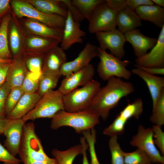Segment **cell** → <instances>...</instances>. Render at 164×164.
<instances>
[{"label": "cell", "mask_w": 164, "mask_h": 164, "mask_svg": "<svg viewBox=\"0 0 164 164\" xmlns=\"http://www.w3.org/2000/svg\"><path fill=\"white\" fill-rule=\"evenodd\" d=\"M95 74L93 66L89 64L81 70L65 77L57 90L63 95L84 86L93 80Z\"/></svg>", "instance_id": "13"}, {"label": "cell", "mask_w": 164, "mask_h": 164, "mask_svg": "<svg viewBox=\"0 0 164 164\" xmlns=\"http://www.w3.org/2000/svg\"><path fill=\"white\" fill-rule=\"evenodd\" d=\"M135 66L139 68L145 72L150 74L152 75H164V68L159 67H149L140 66L135 64Z\"/></svg>", "instance_id": "47"}, {"label": "cell", "mask_w": 164, "mask_h": 164, "mask_svg": "<svg viewBox=\"0 0 164 164\" xmlns=\"http://www.w3.org/2000/svg\"><path fill=\"white\" fill-rule=\"evenodd\" d=\"M60 43V41L55 39L25 33L24 53L45 55L47 52Z\"/></svg>", "instance_id": "18"}, {"label": "cell", "mask_w": 164, "mask_h": 164, "mask_svg": "<svg viewBox=\"0 0 164 164\" xmlns=\"http://www.w3.org/2000/svg\"><path fill=\"white\" fill-rule=\"evenodd\" d=\"M154 133L152 128L139 125L137 134L130 142L132 146L145 152L151 158L153 163L164 164V157L157 149L154 143Z\"/></svg>", "instance_id": "9"}, {"label": "cell", "mask_w": 164, "mask_h": 164, "mask_svg": "<svg viewBox=\"0 0 164 164\" xmlns=\"http://www.w3.org/2000/svg\"><path fill=\"white\" fill-rule=\"evenodd\" d=\"M98 56V47L87 43L75 59L67 61L62 65L60 73L61 76L67 77L80 71L88 65L93 58Z\"/></svg>", "instance_id": "11"}, {"label": "cell", "mask_w": 164, "mask_h": 164, "mask_svg": "<svg viewBox=\"0 0 164 164\" xmlns=\"http://www.w3.org/2000/svg\"><path fill=\"white\" fill-rule=\"evenodd\" d=\"M105 0H72V4L76 7L88 21L96 7L105 2Z\"/></svg>", "instance_id": "30"}, {"label": "cell", "mask_w": 164, "mask_h": 164, "mask_svg": "<svg viewBox=\"0 0 164 164\" xmlns=\"http://www.w3.org/2000/svg\"><path fill=\"white\" fill-rule=\"evenodd\" d=\"M125 2L127 6L134 11L141 6L154 5L153 2L150 0H125Z\"/></svg>", "instance_id": "43"}, {"label": "cell", "mask_w": 164, "mask_h": 164, "mask_svg": "<svg viewBox=\"0 0 164 164\" xmlns=\"http://www.w3.org/2000/svg\"><path fill=\"white\" fill-rule=\"evenodd\" d=\"M107 4L117 14L120 11L128 7L125 0H106Z\"/></svg>", "instance_id": "44"}, {"label": "cell", "mask_w": 164, "mask_h": 164, "mask_svg": "<svg viewBox=\"0 0 164 164\" xmlns=\"http://www.w3.org/2000/svg\"><path fill=\"white\" fill-rule=\"evenodd\" d=\"M5 81L0 87V118H5V105L7 97L11 90Z\"/></svg>", "instance_id": "40"}, {"label": "cell", "mask_w": 164, "mask_h": 164, "mask_svg": "<svg viewBox=\"0 0 164 164\" xmlns=\"http://www.w3.org/2000/svg\"><path fill=\"white\" fill-rule=\"evenodd\" d=\"M150 164H161L152 163Z\"/></svg>", "instance_id": "53"}, {"label": "cell", "mask_w": 164, "mask_h": 164, "mask_svg": "<svg viewBox=\"0 0 164 164\" xmlns=\"http://www.w3.org/2000/svg\"><path fill=\"white\" fill-rule=\"evenodd\" d=\"M136 65L149 67L164 68V26L161 29L157 43L149 53L136 58Z\"/></svg>", "instance_id": "16"}, {"label": "cell", "mask_w": 164, "mask_h": 164, "mask_svg": "<svg viewBox=\"0 0 164 164\" xmlns=\"http://www.w3.org/2000/svg\"><path fill=\"white\" fill-rule=\"evenodd\" d=\"M60 0L63 4L66 6L67 10L70 12L73 19L76 22L80 24V22L85 19L78 9L72 4L71 0Z\"/></svg>", "instance_id": "42"}, {"label": "cell", "mask_w": 164, "mask_h": 164, "mask_svg": "<svg viewBox=\"0 0 164 164\" xmlns=\"http://www.w3.org/2000/svg\"><path fill=\"white\" fill-rule=\"evenodd\" d=\"M9 120L6 118H0V134L3 133L4 128Z\"/></svg>", "instance_id": "49"}, {"label": "cell", "mask_w": 164, "mask_h": 164, "mask_svg": "<svg viewBox=\"0 0 164 164\" xmlns=\"http://www.w3.org/2000/svg\"><path fill=\"white\" fill-rule=\"evenodd\" d=\"M152 1L154 3L156 4L158 6L162 7H164V0H152Z\"/></svg>", "instance_id": "50"}, {"label": "cell", "mask_w": 164, "mask_h": 164, "mask_svg": "<svg viewBox=\"0 0 164 164\" xmlns=\"http://www.w3.org/2000/svg\"><path fill=\"white\" fill-rule=\"evenodd\" d=\"M12 62L0 63V87L5 81L8 70Z\"/></svg>", "instance_id": "46"}, {"label": "cell", "mask_w": 164, "mask_h": 164, "mask_svg": "<svg viewBox=\"0 0 164 164\" xmlns=\"http://www.w3.org/2000/svg\"><path fill=\"white\" fill-rule=\"evenodd\" d=\"M124 34L126 41L132 45L136 58L146 54L149 50L152 49L154 46L157 41V38L144 35L140 29H137L127 32Z\"/></svg>", "instance_id": "19"}, {"label": "cell", "mask_w": 164, "mask_h": 164, "mask_svg": "<svg viewBox=\"0 0 164 164\" xmlns=\"http://www.w3.org/2000/svg\"><path fill=\"white\" fill-rule=\"evenodd\" d=\"M98 53L100 61L97 65V72L102 80H108L112 77L127 80L130 79L132 73L126 67L130 62L127 60H122L98 47Z\"/></svg>", "instance_id": "5"}, {"label": "cell", "mask_w": 164, "mask_h": 164, "mask_svg": "<svg viewBox=\"0 0 164 164\" xmlns=\"http://www.w3.org/2000/svg\"><path fill=\"white\" fill-rule=\"evenodd\" d=\"M151 122L162 126L164 124V90L161 93L149 118Z\"/></svg>", "instance_id": "34"}, {"label": "cell", "mask_w": 164, "mask_h": 164, "mask_svg": "<svg viewBox=\"0 0 164 164\" xmlns=\"http://www.w3.org/2000/svg\"><path fill=\"white\" fill-rule=\"evenodd\" d=\"M80 143L82 147L81 154L83 155V164H90L87 159V150L88 149V144L83 137L80 138Z\"/></svg>", "instance_id": "48"}, {"label": "cell", "mask_w": 164, "mask_h": 164, "mask_svg": "<svg viewBox=\"0 0 164 164\" xmlns=\"http://www.w3.org/2000/svg\"><path fill=\"white\" fill-rule=\"evenodd\" d=\"M41 97L37 92L24 93L6 118L10 119L22 118L35 107Z\"/></svg>", "instance_id": "23"}, {"label": "cell", "mask_w": 164, "mask_h": 164, "mask_svg": "<svg viewBox=\"0 0 164 164\" xmlns=\"http://www.w3.org/2000/svg\"><path fill=\"white\" fill-rule=\"evenodd\" d=\"M9 119L3 133L6 137L5 144L6 149L15 156L19 153L23 128L26 121L22 118Z\"/></svg>", "instance_id": "15"}, {"label": "cell", "mask_w": 164, "mask_h": 164, "mask_svg": "<svg viewBox=\"0 0 164 164\" xmlns=\"http://www.w3.org/2000/svg\"><path fill=\"white\" fill-rule=\"evenodd\" d=\"M28 71L23 56L13 58L8 70L5 81L11 89L21 86Z\"/></svg>", "instance_id": "21"}, {"label": "cell", "mask_w": 164, "mask_h": 164, "mask_svg": "<svg viewBox=\"0 0 164 164\" xmlns=\"http://www.w3.org/2000/svg\"><path fill=\"white\" fill-rule=\"evenodd\" d=\"M11 13L3 18L0 26V58L3 59H12L9 47L8 37V26Z\"/></svg>", "instance_id": "27"}, {"label": "cell", "mask_w": 164, "mask_h": 164, "mask_svg": "<svg viewBox=\"0 0 164 164\" xmlns=\"http://www.w3.org/2000/svg\"><path fill=\"white\" fill-rule=\"evenodd\" d=\"M35 8L45 13L56 14L66 18L68 10L61 6L60 0H26Z\"/></svg>", "instance_id": "26"}, {"label": "cell", "mask_w": 164, "mask_h": 164, "mask_svg": "<svg viewBox=\"0 0 164 164\" xmlns=\"http://www.w3.org/2000/svg\"><path fill=\"white\" fill-rule=\"evenodd\" d=\"M82 147L81 145L73 146L64 151L53 149L52 154L56 160L58 164H72L75 158L81 154Z\"/></svg>", "instance_id": "28"}, {"label": "cell", "mask_w": 164, "mask_h": 164, "mask_svg": "<svg viewBox=\"0 0 164 164\" xmlns=\"http://www.w3.org/2000/svg\"><path fill=\"white\" fill-rule=\"evenodd\" d=\"M100 117L97 112L90 108L74 112L60 110L52 118L50 127L54 130L63 126L70 127L77 133L80 134L94 128L99 123Z\"/></svg>", "instance_id": "2"}, {"label": "cell", "mask_w": 164, "mask_h": 164, "mask_svg": "<svg viewBox=\"0 0 164 164\" xmlns=\"http://www.w3.org/2000/svg\"><path fill=\"white\" fill-rule=\"evenodd\" d=\"M118 136L110 137L108 146L111 155V164H125L124 152L118 141Z\"/></svg>", "instance_id": "33"}, {"label": "cell", "mask_w": 164, "mask_h": 164, "mask_svg": "<svg viewBox=\"0 0 164 164\" xmlns=\"http://www.w3.org/2000/svg\"><path fill=\"white\" fill-rule=\"evenodd\" d=\"M3 164H19L21 161L13 155L0 142V162Z\"/></svg>", "instance_id": "41"}, {"label": "cell", "mask_w": 164, "mask_h": 164, "mask_svg": "<svg viewBox=\"0 0 164 164\" xmlns=\"http://www.w3.org/2000/svg\"><path fill=\"white\" fill-rule=\"evenodd\" d=\"M143 111V103L141 98L136 99L128 104L117 115L113 122L105 128L104 134L110 137L123 134L127 121L132 118L138 119Z\"/></svg>", "instance_id": "8"}, {"label": "cell", "mask_w": 164, "mask_h": 164, "mask_svg": "<svg viewBox=\"0 0 164 164\" xmlns=\"http://www.w3.org/2000/svg\"><path fill=\"white\" fill-rule=\"evenodd\" d=\"M82 133L88 144V149L91 157L90 164H100L96 154L95 144L96 132L94 128L91 130L83 131Z\"/></svg>", "instance_id": "35"}, {"label": "cell", "mask_w": 164, "mask_h": 164, "mask_svg": "<svg viewBox=\"0 0 164 164\" xmlns=\"http://www.w3.org/2000/svg\"><path fill=\"white\" fill-rule=\"evenodd\" d=\"M67 60L66 54L64 50L58 45L54 47L44 56L42 74L61 75L60 68Z\"/></svg>", "instance_id": "20"}, {"label": "cell", "mask_w": 164, "mask_h": 164, "mask_svg": "<svg viewBox=\"0 0 164 164\" xmlns=\"http://www.w3.org/2000/svg\"><path fill=\"white\" fill-rule=\"evenodd\" d=\"M61 76L59 74H42L39 79L36 92L42 97L48 92L53 90L56 87Z\"/></svg>", "instance_id": "29"}, {"label": "cell", "mask_w": 164, "mask_h": 164, "mask_svg": "<svg viewBox=\"0 0 164 164\" xmlns=\"http://www.w3.org/2000/svg\"><path fill=\"white\" fill-rule=\"evenodd\" d=\"M116 23L118 29L124 34L137 29L142 25L141 20L135 12L128 7L117 14Z\"/></svg>", "instance_id": "24"}, {"label": "cell", "mask_w": 164, "mask_h": 164, "mask_svg": "<svg viewBox=\"0 0 164 164\" xmlns=\"http://www.w3.org/2000/svg\"><path fill=\"white\" fill-rule=\"evenodd\" d=\"M95 35L100 49L106 51L108 49L115 56L121 59L124 57L125 54L124 46L126 40L124 34L118 29L97 32Z\"/></svg>", "instance_id": "10"}, {"label": "cell", "mask_w": 164, "mask_h": 164, "mask_svg": "<svg viewBox=\"0 0 164 164\" xmlns=\"http://www.w3.org/2000/svg\"><path fill=\"white\" fill-rule=\"evenodd\" d=\"M67 10L68 15L60 43V47L64 50L68 49L75 43H83L84 41L83 37L86 34V32L80 29V24L74 21L70 12Z\"/></svg>", "instance_id": "17"}, {"label": "cell", "mask_w": 164, "mask_h": 164, "mask_svg": "<svg viewBox=\"0 0 164 164\" xmlns=\"http://www.w3.org/2000/svg\"><path fill=\"white\" fill-rule=\"evenodd\" d=\"M24 93L21 86L14 87L11 89L5 101V114L7 115L12 111Z\"/></svg>", "instance_id": "37"}, {"label": "cell", "mask_w": 164, "mask_h": 164, "mask_svg": "<svg viewBox=\"0 0 164 164\" xmlns=\"http://www.w3.org/2000/svg\"><path fill=\"white\" fill-rule=\"evenodd\" d=\"M141 20L149 21L160 28L164 26V9L156 5H144L135 11Z\"/></svg>", "instance_id": "25"}, {"label": "cell", "mask_w": 164, "mask_h": 164, "mask_svg": "<svg viewBox=\"0 0 164 164\" xmlns=\"http://www.w3.org/2000/svg\"><path fill=\"white\" fill-rule=\"evenodd\" d=\"M10 3L12 12L18 18H32L53 28L62 29L64 28L66 18L61 16L43 12L26 0H11Z\"/></svg>", "instance_id": "4"}, {"label": "cell", "mask_w": 164, "mask_h": 164, "mask_svg": "<svg viewBox=\"0 0 164 164\" xmlns=\"http://www.w3.org/2000/svg\"><path fill=\"white\" fill-rule=\"evenodd\" d=\"M154 133V143L159 149L161 154L164 155V132L161 127L154 125L152 128Z\"/></svg>", "instance_id": "38"}, {"label": "cell", "mask_w": 164, "mask_h": 164, "mask_svg": "<svg viewBox=\"0 0 164 164\" xmlns=\"http://www.w3.org/2000/svg\"><path fill=\"white\" fill-rule=\"evenodd\" d=\"M44 55L24 53L23 57L28 71L33 73H42Z\"/></svg>", "instance_id": "32"}, {"label": "cell", "mask_w": 164, "mask_h": 164, "mask_svg": "<svg viewBox=\"0 0 164 164\" xmlns=\"http://www.w3.org/2000/svg\"><path fill=\"white\" fill-rule=\"evenodd\" d=\"M132 72L139 77L146 84L152 98L153 109L164 90V78L150 74L138 68L132 69Z\"/></svg>", "instance_id": "22"}, {"label": "cell", "mask_w": 164, "mask_h": 164, "mask_svg": "<svg viewBox=\"0 0 164 164\" xmlns=\"http://www.w3.org/2000/svg\"><path fill=\"white\" fill-rule=\"evenodd\" d=\"M12 12L10 0H0V20Z\"/></svg>", "instance_id": "45"}, {"label": "cell", "mask_w": 164, "mask_h": 164, "mask_svg": "<svg viewBox=\"0 0 164 164\" xmlns=\"http://www.w3.org/2000/svg\"><path fill=\"white\" fill-rule=\"evenodd\" d=\"M63 95L58 90H52L42 97L35 107L22 118L26 121L40 118H52L60 110H64Z\"/></svg>", "instance_id": "6"}, {"label": "cell", "mask_w": 164, "mask_h": 164, "mask_svg": "<svg viewBox=\"0 0 164 164\" xmlns=\"http://www.w3.org/2000/svg\"><path fill=\"white\" fill-rule=\"evenodd\" d=\"M18 18L21 26L26 34L54 39L61 43L63 29L49 27L32 18L26 17Z\"/></svg>", "instance_id": "12"}, {"label": "cell", "mask_w": 164, "mask_h": 164, "mask_svg": "<svg viewBox=\"0 0 164 164\" xmlns=\"http://www.w3.org/2000/svg\"><path fill=\"white\" fill-rule=\"evenodd\" d=\"M117 13L105 2L97 5L88 21V31L91 34L108 32L116 28Z\"/></svg>", "instance_id": "7"}, {"label": "cell", "mask_w": 164, "mask_h": 164, "mask_svg": "<svg viewBox=\"0 0 164 164\" xmlns=\"http://www.w3.org/2000/svg\"><path fill=\"white\" fill-rule=\"evenodd\" d=\"M101 87L100 83L93 80L82 87L63 95L64 111L74 112L89 109Z\"/></svg>", "instance_id": "3"}, {"label": "cell", "mask_w": 164, "mask_h": 164, "mask_svg": "<svg viewBox=\"0 0 164 164\" xmlns=\"http://www.w3.org/2000/svg\"><path fill=\"white\" fill-rule=\"evenodd\" d=\"M125 164H150L153 163L149 155L142 150L137 148L135 151L124 152Z\"/></svg>", "instance_id": "31"}, {"label": "cell", "mask_w": 164, "mask_h": 164, "mask_svg": "<svg viewBox=\"0 0 164 164\" xmlns=\"http://www.w3.org/2000/svg\"><path fill=\"white\" fill-rule=\"evenodd\" d=\"M20 158L21 162L24 164H58L55 158H51L47 155L39 158Z\"/></svg>", "instance_id": "39"}, {"label": "cell", "mask_w": 164, "mask_h": 164, "mask_svg": "<svg viewBox=\"0 0 164 164\" xmlns=\"http://www.w3.org/2000/svg\"><path fill=\"white\" fill-rule=\"evenodd\" d=\"M107 81V84L99 89L90 108L104 121L108 118L111 110L117 106L121 99L135 91L132 83L121 78L112 77Z\"/></svg>", "instance_id": "1"}, {"label": "cell", "mask_w": 164, "mask_h": 164, "mask_svg": "<svg viewBox=\"0 0 164 164\" xmlns=\"http://www.w3.org/2000/svg\"><path fill=\"white\" fill-rule=\"evenodd\" d=\"M12 59L6 60L0 58V63L10 62L12 61Z\"/></svg>", "instance_id": "51"}, {"label": "cell", "mask_w": 164, "mask_h": 164, "mask_svg": "<svg viewBox=\"0 0 164 164\" xmlns=\"http://www.w3.org/2000/svg\"><path fill=\"white\" fill-rule=\"evenodd\" d=\"M2 19H1V20H0V26L1 24V23Z\"/></svg>", "instance_id": "52"}, {"label": "cell", "mask_w": 164, "mask_h": 164, "mask_svg": "<svg viewBox=\"0 0 164 164\" xmlns=\"http://www.w3.org/2000/svg\"><path fill=\"white\" fill-rule=\"evenodd\" d=\"M42 74L28 71L21 86L24 93L36 92L38 88L39 79Z\"/></svg>", "instance_id": "36"}, {"label": "cell", "mask_w": 164, "mask_h": 164, "mask_svg": "<svg viewBox=\"0 0 164 164\" xmlns=\"http://www.w3.org/2000/svg\"><path fill=\"white\" fill-rule=\"evenodd\" d=\"M25 35L18 18L12 12L8 26V37L9 47L12 59L23 56Z\"/></svg>", "instance_id": "14"}]
</instances>
